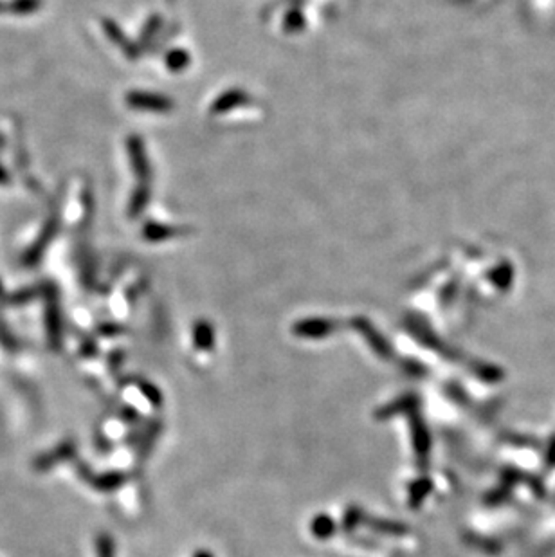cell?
Returning <instances> with one entry per match:
<instances>
[{"label":"cell","instance_id":"obj_5","mask_svg":"<svg viewBox=\"0 0 555 557\" xmlns=\"http://www.w3.org/2000/svg\"><path fill=\"white\" fill-rule=\"evenodd\" d=\"M294 332L302 337H325L332 332V323L325 320L302 321V323L296 325Z\"/></svg>","mask_w":555,"mask_h":557},{"label":"cell","instance_id":"obj_11","mask_svg":"<svg viewBox=\"0 0 555 557\" xmlns=\"http://www.w3.org/2000/svg\"><path fill=\"white\" fill-rule=\"evenodd\" d=\"M123 482H125V475H123V472H109V475H103L99 476L98 480H94V485L99 491H114V489H118Z\"/></svg>","mask_w":555,"mask_h":557},{"label":"cell","instance_id":"obj_16","mask_svg":"<svg viewBox=\"0 0 555 557\" xmlns=\"http://www.w3.org/2000/svg\"><path fill=\"white\" fill-rule=\"evenodd\" d=\"M35 294H36L35 288H28V291H20V293H16L11 300L13 303H26V301H29L31 298H35Z\"/></svg>","mask_w":555,"mask_h":557},{"label":"cell","instance_id":"obj_17","mask_svg":"<svg viewBox=\"0 0 555 557\" xmlns=\"http://www.w3.org/2000/svg\"><path fill=\"white\" fill-rule=\"evenodd\" d=\"M9 183H11V175H9L8 170L0 164V186H4V184H9Z\"/></svg>","mask_w":555,"mask_h":557},{"label":"cell","instance_id":"obj_8","mask_svg":"<svg viewBox=\"0 0 555 557\" xmlns=\"http://www.w3.org/2000/svg\"><path fill=\"white\" fill-rule=\"evenodd\" d=\"M368 526L377 532V534H386V536H402L406 534V526L402 523L395 521H386V519H370Z\"/></svg>","mask_w":555,"mask_h":557},{"label":"cell","instance_id":"obj_4","mask_svg":"<svg viewBox=\"0 0 555 557\" xmlns=\"http://www.w3.org/2000/svg\"><path fill=\"white\" fill-rule=\"evenodd\" d=\"M411 429H413L414 451H417L420 458H426L427 451H429V435H427L426 426L420 421L419 415L411 413Z\"/></svg>","mask_w":555,"mask_h":557},{"label":"cell","instance_id":"obj_14","mask_svg":"<svg viewBox=\"0 0 555 557\" xmlns=\"http://www.w3.org/2000/svg\"><path fill=\"white\" fill-rule=\"evenodd\" d=\"M363 521V512H361L359 507L352 505L346 509V512H344V518H343V529L346 530V532H352L353 529L357 526V523Z\"/></svg>","mask_w":555,"mask_h":557},{"label":"cell","instance_id":"obj_7","mask_svg":"<svg viewBox=\"0 0 555 557\" xmlns=\"http://www.w3.org/2000/svg\"><path fill=\"white\" fill-rule=\"evenodd\" d=\"M357 327H359V330L363 332V335H366V339L370 341V347H372L377 354L383 355V357H390L391 350H390V347H388L386 339H384L383 335H379L377 332H373V328L370 327L368 323H364V321H357Z\"/></svg>","mask_w":555,"mask_h":557},{"label":"cell","instance_id":"obj_1","mask_svg":"<svg viewBox=\"0 0 555 557\" xmlns=\"http://www.w3.org/2000/svg\"><path fill=\"white\" fill-rule=\"evenodd\" d=\"M45 327H48V337L53 348H58L62 343V312H60L58 296H56L55 285L48 288V303H45Z\"/></svg>","mask_w":555,"mask_h":557},{"label":"cell","instance_id":"obj_10","mask_svg":"<svg viewBox=\"0 0 555 557\" xmlns=\"http://www.w3.org/2000/svg\"><path fill=\"white\" fill-rule=\"evenodd\" d=\"M213 330L207 323L197 325L195 328V343L200 350H211L213 348Z\"/></svg>","mask_w":555,"mask_h":557},{"label":"cell","instance_id":"obj_19","mask_svg":"<svg viewBox=\"0 0 555 557\" xmlns=\"http://www.w3.org/2000/svg\"><path fill=\"white\" fill-rule=\"evenodd\" d=\"M4 9H8V6H6V4H4V2H0V13L4 11Z\"/></svg>","mask_w":555,"mask_h":557},{"label":"cell","instance_id":"obj_18","mask_svg":"<svg viewBox=\"0 0 555 557\" xmlns=\"http://www.w3.org/2000/svg\"><path fill=\"white\" fill-rule=\"evenodd\" d=\"M193 557H215V556H213L209 550H199V552L193 553Z\"/></svg>","mask_w":555,"mask_h":557},{"label":"cell","instance_id":"obj_3","mask_svg":"<svg viewBox=\"0 0 555 557\" xmlns=\"http://www.w3.org/2000/svg\"><path fill=\"white\" fill-rule=\"evenodd\" d=\"M414 406H417V397L413 394L402 395L400 399H397L395 402L383 406L380 409H377V418L380 421H388L397 413H413Z\"/></svg>","mask_w":555,"mask_h":557},{"label":"cell","instance_id":"obj_12","mask_svg":"<svg viewBox=\"0 0 555 557\" xmlns=\"http://www.w3.org/2000/svg\"><path fill=\"white\" fill-rule=\"evenodd\" d=\"M96 557H116V545L106 532H101L96 538Z\"/></svg>","mask_w":555,"mask_h":557},{"label":"cell","instance_id":"obj_2","mask_svg":"<svg viewBox=\"0 0 555 557\" xmlns=\"http://www.w3.org/2000/svg\"><path fill=\"white\" fill-rule=\"evenodd\" d=\"M56 229H58V219H56V217H51V219L48 220V224L43 226V229L40 231V234H38V238L35 240V244H33V246L26 251L24 258H22L24 265H36L40 260H42L43 253H45V249L49 247V244H51L53 238H55Z\"/></svg>","mask_w":555,"mask_h":557},{"label":"cell","instance_id":"obj_20","mask_svg":"<svg viewBox=\"0 0 555 557\" xmlns=\"http://www.w3.org/2000/svg\"><path fill=\"white\" fill-rule=\"evenodd\" d=\"M2 288H4V287H2V281H0V293H2Z\"/></svg>","mask_w":555,"mask_h":557},{"label":"cell","instance_id":"obj_9","mask_svg":"<svg viewBox=\"0 0 555 557\" xmlns=\"http://www.w3.org/2000/svg\"><path fill=\"white\" fill-rule=\"evenodd\" d=\"M42 8V0H11L8 4V9L13 15H33Z\"/></svg>","mask_w":555,"mask_h":557},{"label":"cell","instance_id":"obj_15","mask_svg":"<svg viewBox=\"0 0 555 557\" xmlns=\"http://www.w3.org/2000/svg\"><path fill=\"white\" fill-rule=\"evenodd\" d=\"M141 391H143V395L148 399L150 404L155 406V408L163 406V394L159 391V388H155V386L150 384V382H143Z\"/></svg>","mask_w":555,"mask_h":557},{"label":"cell","instance_id":"obj_13","mask_svg":"<svg viewBox=\"0 0 555 557\" xmlns=\"http://www.w3.org/2000/svg\"><path fill=\"white\" fill-rule=\"evenodd\" d=\"M429 482L427 480H419V482H414L413 485H411L410 489V505L413 507V509H417V507L420 505V502L424 499V496L429 492Z\"/></svg>","mask_w":555,"mask_h":557},{"label":"cell","instance_id":"obj_6","mask_svg":"<svg viewBox=\"0 0 555 557\" xmlns=\"http://www.w3.org/2000/svg\"><path fill=\"white\" fill-rule=\"evenodd\" d=\"M310 530H312L314 538L330 539L337 532V523L329 514H317L310 523Z\"/></svg>","mask_w":555,"mask_h":557}]
</instances>
